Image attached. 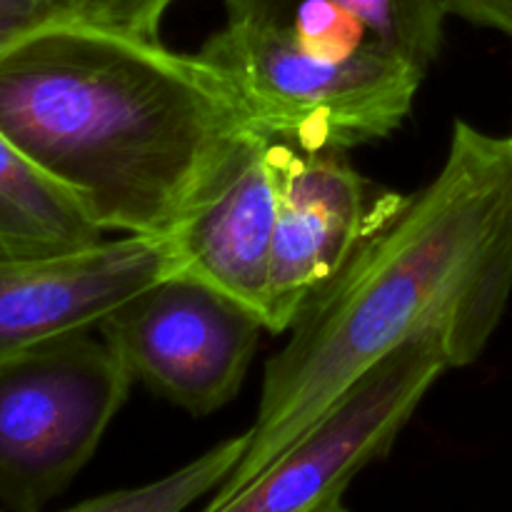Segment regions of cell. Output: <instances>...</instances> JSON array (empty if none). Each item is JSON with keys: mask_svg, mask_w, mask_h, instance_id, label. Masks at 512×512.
I'll return each mask as SVG.
<instances>
[{"mask_svg": "<svg viewBox=\"0 0 512 512\" xmlns=\"http://www.w3.org/2000/svg\"><path fill=\"white\" fill-rule=\"evenodd\" d=\"M510 295L512 145L455 120L438 175L365 235L268 360L248 450L210 503L258 478L403 345L433 338L450 368L475 363Z\"/></svg>", "mask_w": 512, "mask_h": 512, "instance_id": "obj_1", "label": "cell"}, {"mask_svg": "<svg viewBox=\"0 0 512 512\" xmlns=\"http://www.w3.org/2000/svg\"><path fill=\"white\" fill-rule=\"evenodd\" d=\"M0 130L103 233L168 238L268 143L210 60L45 25L0 55Z\"/></svg>", "mask_w": 512, "mask_h": 512, "instance_id": "obj_2", "label": "cell"}, {"mask_svg": "<svg viewBox=\"0 0 512 512\" xmlns=\"http://www.w3.org/2000/svg\"><path fill=\"white\" fill-rule=\"evenodd\" d=\"M200 55L238 90L270 140L305 150H348L405 123L425 68L383 48L318 50L288 28L228 20Z\"/></svg>", "mask_w": 512, "mask_h": 512, "instance_id": "obj_3", "label": "cell"}, {"mask_svg": "<svg viewBox=\"0 0 512 512\" xmlns=\"http://www.w3.org/2000/svg\"><path fill=\"white\" fill-rule=\"evenodd\" d=\"M133 378L90 330L0 365V508L40 512L98 450Z\"/></svg>", "mask_w": 512, "mask_h": 512, "instance_id": "obj_4", "label": "cell"}, {"mask_svg": "<svg viewBox=\"0 0 512 512\" xmlns=\"http://www.w3.org/2000/svg\"><path fill=\"white\" fill-rule=\"evenodd\" d=\"M98 330L133 383L205 418L238 395L265 325L228 295L175 273L120 303Z\"/></svg>", "mask_w": 512, "mask_h": 512, "instance_id": "obj_5", "label": "cell"}, {"mask_svg": "<svg viewBox=\"0 0 512 512\" xmlns=\"http://www.w3.org/2000/svg\"><path fill=\"white\" fill-rule=\"evenodd\" d=\"M450 370L438 340L403 345L360 378L258 478L203 512H315L383 458L428 390Z\"/></svg>", "mask_w": 512, "mask_h": 512, "instance_id": "obj_6", "label": "cell"}, {"mask_svg": "<svg viewBox=\"0 0 512 512\" xmlns=\"http://www.w3.org/2000/svg\"><path fill=\"white\" fill-rule=\"evenodd\" d=\"M345 150H305L270 140L278 185L268 333L293 328L308 300L340 273L365 235L398 205L395 195H370Z\"/></svg>", "mask_w": 512, "mask_h": 512, "instance_id": "obj_7", "label": "cell"}, {"mask_svg": "<svg viewBox=\"0 0 512 512\" xmlns=\"http://www.w3.org/2000/svg\"><path fill=\"white\" fill-rule=\"evenodd\" d=\"M175 273L180 258L170 235H120L75 253L0 260V365L98 328L120 303Z\"/></svg>", "mask_w": 512, "mask_h": 512, "instance_id": "obj_8", "label": "cell"}, {"mask_svg": "<svg viewBox=\"0 0 512 512\" xmlns=\"http://www.w3.org/2000/svg\"><path fill=\"white\" fill-rule=\"evenodd\" d=\"M275 223L278 185L268 140L205 208L170 235L180 273L228 295L265 325Z\"/></svg>", "mask_w": 512, "mask_h": 512, "instance_id": "obj_9", "label": "cell"}, {"mask_svg": "<svg viewBox=\"0 0 512 512\" xmlns=\"http://www.w3.org/2000/svg\"><path fill=\"white\" fill-rule=\"evenodd\" d=\"M105 240L73 193L45 175L0 130V260L50 258Z\"/></svg>", "mask_w": 512, "mask_h": 512, "instance_id": "obj_10", "label": "cell"}, {"mask_svg": "<svg viewBox=\"0 0 512 512\" xmlns=\"http://www.w3.org/2000/svg\"><path fill=\"white\" fill-rule=\"evenodd\" d=\"M303 0H225L228 20H270ZM355 20L375 43L428 70L440 55L448 13L440 0H318Z\"/></svg>", "mask_w": 512, "mask_h": 512, "instance_id": "obj_11", "label": "cell"}, {"mask_svg": "<svg viewBox=\"0 0 512 512\" xmlns=\"http://www.w3.org/2000/svg\"><path fill=\"white\" fill-rule=\"evenodd\" d=\"M250 445V430L223 440L165 478L138 488L113 490L63 512H183L230 478Z\"/></svg>", "mask_w": 512, "mask_h": 512, "instance_id": "obj_12", "label": "cell"}, {"mask_svg": "<svg viewBox=\"0 0 512 512\" xmlns=\"http://www.w3.org/2000/svg\"><path fill=\"white\" fill-rule=\"evenodd\" d=\"M178 0H40L43 25H88L135 38H160V25Z\"/></svg>", "mask_w": 512, "mask_h": 512, "instance_id": "obj_13", "label": "cell"}, {"mask_svg": "<svg viewBox=\"0 0 512 512\" xmlns=\"http://www.w3.org/2000/svg\"><path fill=\"white\" fill-rule=\"evenodd\" d=\"M440 5L448 18L458 15L468 23L500 30L512 38V0H440Z\"/></svg>", "mask_w": 512, "mask_h": 512, "instance_id": "obj_14", "label": "cell"}, {"mask_svg": "<svg viewBox=\"0 0 512 512\" xmlns=\"http://www.w3.org/2000/svg\"><path fill=\"white\" fill-rule=\"evenodd\" d=\"M43 25L40 0H0V55Z\"/></svg>", "mask_w": 512, "mask_h": 512, "instance_id": "obj_15", "label": "cell"}, {"mask_svg": "<svg viewBox=\"0 0 512 512\" xmlns=\"http://www.w3.org/2000/svg\"><path fill=\"white\" fill-rule=\"evenodd\" d=\"M315 512H348L343 508V500H333V503L323 505V508H318Z\"/></svg>", "mask_w": 512, "mask_h": 512, "instance_id": "obj_16", "label": "cell"}, {"mask_svg": "<svg viewBox=\"0 0 512 512\" xmlns=\"http://www.w3.org/2000/svg\"><path fill=\"white\" fill-rule=\"evenodd\" d=\"M508 140H510V145H512V133H510V135H508Z\"/></svg>", "mask_w": 512, "mask_h": 512, "instance_id": "obj_17", "label": "cell"}, {"mask_svg": "<svg viewBox=\"0 0 512 512\" xmlns=\"http://www.w3.org/2000/svg\"><path fill=\"white\" fill-rule=\"evenodd\" d=\"M0 512H5V510H3V508H0Z\"/></svg>", "mask_w": 512, "mask_h": 512, "instance_id": "obj_18", "label": "cell"}]
</instances>
